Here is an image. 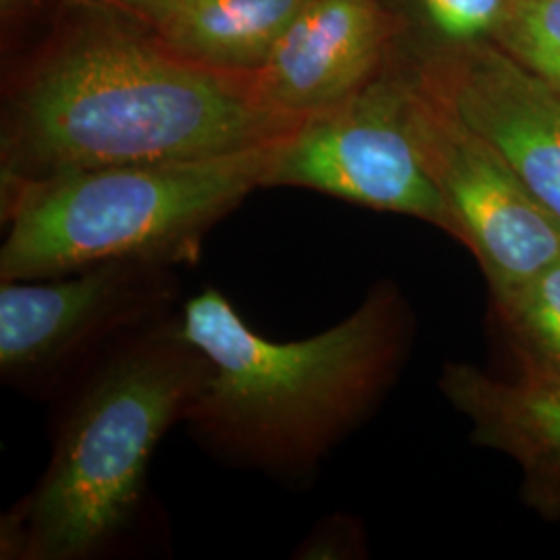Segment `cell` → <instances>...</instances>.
Segmentation results:
<instances>
[{
  "instance_id": "6da1fadb",
  "label": "cell",
  "mask_w": 560,
  "mask_h": 560,
  "mask_svg": "<svg viewBox=\"0 0 560 560\" xmlns=\"http://www.w3.org/2000/svg\"><path fill=\"white\" fill-rule=\"evenodd\" d=\"M301 122L266 104L254 75L203 67L122 27H92L11 83L0 183L233 154L284 140Z\"/></svg>"
},
{
  "instance_id": "7a4b0ae2",
  "label": "cell",
  "mask_w": 560,
  "mask_h": 560,
  "mask_svg": "<svg viewBox=\"0 0 560 560\" xmlns=\"http://www.w3.org/2000/svg\"><path fill=\"white\" fill-rule=\"evenodd\" d=\"M180 330L210 363L183 420L189 436L222 465L310 486L395 381L409 316L395 287L376 284L339 324L279 342L206 287L183 301Z\"/></svg>"
},
{
  "instance_id": "3957f363",
  "label": "cell",
  "mask_w": 560,
  "mask_h": 560,
  "mask_svg": "<svg viewBox=\"0 0 560 560\" xmlns=\"http://www.w3.org/2000/svg\"><path fill=\"white\" fill-rule=\"evenodd\" d=\"M208 374L179 314L125 342L52 402L50 460L0 517V559L92 560L125 546L141 521L152 457Z\"/></svg>"
},
{
  "instance_id": "277c9868",
  "label": "cell",
  "mask_w": 560,
  "mask_h": 560,
  "mask_svg": "<svg viewBox=\"0 0 560 560\" xmlns=\"http://www.w3.org/2000/svg\"><path fill=\"white\" fill-rule=\"evenodd\" d=\"M280 141L0 183V280L50 279L113 260L194 266L210 231L264 187Z\"/></svg>"
},
{
  "instance_id": "5b68a950",
  "label": "cell",
  "mask_w": 560,
  "mask_h": 560,
  "mask_svg": "<svg viewBox=\"0 0 560 560\" xmlns=\"http://www.w3.org/2000/svg\"><path fill=\"white\" fill-rule=\"evenodd\" d=\"M177 266L113 260L36 280H0V378L57 402L125 342L183 310Z\"/></svg>"
},
{
  "instance_id": "8992f818",
  "label": "cell",
  "mask_w": 560,
  "mask_h": 560,
  "mask_svg": "<svg viewBox=\"0 0 560 560\" xmlns=\"http://www.w3.org/2000/svg\"><path fill=\"white\" fill-rule=\"evenodd\" d=\"M264 187L310 189L413 217L460 241L459 222L409 129L400 78H376L353 96L305 117L280 141Z\"/></svg>"
},
{
  "instance_id": "52a82bcc",
  "label": "cell",
  "mask_w": 560,
  "mask_h": 560,
  "mask_svg": "<svg viewBox=\"0 0 560 560\" xmlns=\"http://www.w3.org/2000/svg\"><path fill=\"white\" fill-rule=\"evenodd\" d=\"M400 80L421 159L459 222L460 243L480 261L492 295L499 298L559 260L560 222L501 154L413 78Z\"/></svg>"
},
{
  "instance_id": "ba28073f",
  "label": "cell",
  "mask_w": 560,
  "mask_h": 560,
  "mask_svg": "<svg viewBox=\"0 0 560 560\" xmlns=\"http://www.w3.org/2000/svg\"><path fill=\"white\" fill-rule=\"evenodd\" d=\"M453 117L490 143L560 222V92L499 50L421 65L411 75Z\"/></svg>"
},
{
  "instance_id": "9c48e42d",
  "label": "cell",
  "mask_w": 560,
  "mask_h": 560,
  "mask_svg": "<svg viewBox=\"0 0 560 560\" xmlns=\"http://www.w3.org/2000/svg\"><path fill=\"white\" fill-rule=\"evenodd\" d=\"M390 36L382 0H310L254 75L258 92L305 119L376 80Z\"/></svg>"
},
{
  "instance_id": "30bf717a",
  "label": "cell",
  "mask_w": 560,
  "mask_h": 560,
  "mask_svg": "<svg viewBox=\"0 0 560 560\" xmlns=\"http://www.w3.org/2000/svg\"><path fill=\"white\" fill-rule=\"evenodd\" d=\"M310 0H175L156 38L183 59L256 75Z\"/></svg>"
},
{
  "instance_id": "8fae6325",
  "label": "cell",
  "mask_w": 560,
  "mask_h": 560,
  "mask_svg": "<svg viewBox=\"0 0 560 560\" xmlns=\"http://www.w3.org/2000/svg\"><path fill=\"white\" fill-rule=\"evenodd\" d=\"M441 388L476 423L480 441L560 463V386L527 381L506 388L467 365H446Z\"/></svg>"
},
{
  "instance_id": "7c38bea8",
  "label": "cell",
  "mask_w": 560,
  "mask_h": 560,
  "mask_svg": "<svg viewBox=\"0 0 560 560\" xmlns=\"http://www.w3.org/2000/svg\"><path fill=\"white\" fill-rule=\"evenodd\" d=\"M494 301L527 381L560 386V258Z\"/></svg>"
},
{
  "instance_id": "4fadbf2b",
  "label": "cell",
  "mask_w": 560,
  "mask_h": 560,
  "mask_svg": "<svg viewBox=\"0 0 560 560\" xmlns=\"http://www.w3.org/2000/svg\"><path fill=\"white\" fill-rule=\"evenodd\" d=\"M395 7L423 44L432 48V57L444 59L481 46L490 36H499L513 0H382Z\"/></svg>"
},
{
  "instance_id": "5bb4252c",
  "label": "cell",
  "mask_w": 560,
  "mask_h": 560,
  "mask_svg": "<svg viewBox=\"0 0 560 560\" xmlns=\"http://www.w3.org/2000/svg\"><path fill=\"white\" fill-rule=\"evenodd\" d=\"M499 36L513 59L560 92V0H513Z\"/></svg>"
},
{
  "instance_id": "9a60e30c",
  "label": "cell",
  "mask_w": 560,
  "mask_h": 560,
  "mask_svg": "<svg viewBox=\"0 0 560 560\" xmlns=\"http://www.w3.org/2000/svg\"><path fill=\"white\" fill-rule=\"evenodd\" d=\"M358 523L347 517H324L295 548L293 559H353L361 550Z\"/></svg>"
},
{
  "instance_id": "2e32d148",
  "label": "cell",
  "mask_w": 560,
  "mask_h": 560,
  "mask_svg": "<svg viewBox=\"0 0 560 560\" xmlns=\"http://www.w3.org/2000/svg\"><path fill=\"white\" fill-rule=\"evenodd\" d=\"M73 2H80L106 15H119L122 20L140 23L156 32L168 18L175 0H73Z\"/></svg>"
}]
</instances>
